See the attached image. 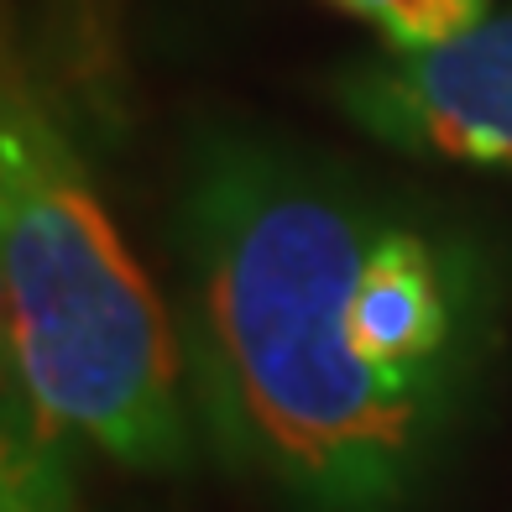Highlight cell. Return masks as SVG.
Returning a JSON list of instances; mask_svg holds the SVG:
<instances>
[{
  "label": "cell",
  "mask_w": 512,
  "mask_h": 512,
  "mask_svg": "<svg viewBox=\"0 0 512 512\" xmlns=\"http://www.w3.org/2000/svg\"><path fill=\"white\" fill-rule=\"evenodd\" d=\"M199 434L283 512H408L486 345L471 241L256 131L209 126L173 194Z\"/></svg>",
  "instance_id": "1"
},
{
  "label": "cell",
  "mask_w": 512,
  "mask_h": 512,
  "mask_svg": "<svg viewBox=\"0 0 512 512\" xmlns=\"http://www.w3.org/2000/svg\"><path fill=\"white\" fill-rule=\"evenodd\" d=\"M0 272L21 392L126 471H189L183 335L0 21Z\"/></svg>",
  "instance_id": "2"
},
{
  "label": "cell",
  "mask_w": 512,
  "mask_h": 512,
  "mask_svg": "<svg viewBox=\"0 0 512 512\" xmlns=\"http://www.w3.org/2000/svg\"><path fill=\"white\" fill-rule=\"evenodd\" d=\"M330 95L382 147L512 173V11L439 48L345 63Z\"/></svg>",
  "instance_id": "3"
},
{
  "label": "cell",
  "mask_w": 512,
  "mask_h": 512,
  "mask_svg": "<svg viewBox=\"0 0 512 512\" xmlns=\"http://www.w3.org/2000/svg\"><path fill=\"white\" fill-rule=\"evenodd\" d=\"M0 512H74V439L27 392L0 403Z\"/></svg>",
  "instance_id": "4"
},
{
  "label": "cell",
  "mask_w": 512,
  "mask_h": 512,
  "mask_svg": "<svg viewBox=\"0 0 512 512\" xmlns=\"http://www.w3.org/2000/svg\"><path fill=\"white\" fill-rule=\"evenodd\" d=\"M330 6L377 27L392 53L439 48L492 16V0H330Z\"/></svg>",
  "instance_id": "5"
},
{
  "label": "cell",
  "mask_w": 512,
  "mask_h": 512,
  "mask_svg": "<svg viewBox=\"0 0 512 512\" xmlns=\"http://www.w3.org/2000/svg\"><path fill=\"white\" fill-rule=\"evenodd\" d=\"M21 392L16 371V335H11V298H6V272H0V403Z\"/></svg>",
  "instance_id": "6"
}]
</instances>
